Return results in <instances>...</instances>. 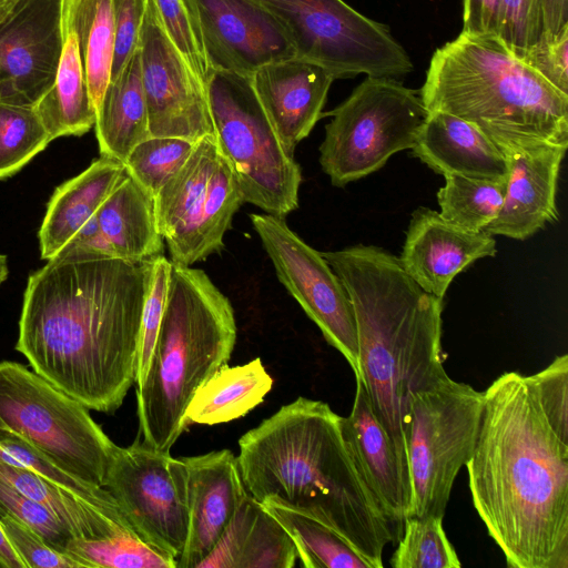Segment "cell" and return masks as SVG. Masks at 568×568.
Here are the masks:
<instances>
[{
	"label": "cell",
	"mask_w": 568,
	"mask_h": 568,
	"mask_svg": "<svg viewBox=\"0 0 568 568\" xmlns=\"http://www.w3.org/2000/svg\"><path fill=\"white\" fill-rule=\"evenodd\" d=\"M412 150L423 163L443 175L508 180L505 154L476 126L443 111L428 112Z\"/></svg>",
	"instance_id": "603a6c76"
},
{
	"label": "cell",
	"mask_w": 568,
	"mask_h": 568,
	"mask_svg": "<svg viewBox=\"0 0 568 568\" xmlns=\"http://www.w3.org/2000/svg\"><path fill=\"white\" fill-rule=\"evenodd\" d=\"M102 234L114 257L144 262L163 252L154 197L126 172L95 213Z\"/></svg>",
	"instance_id": "4316f807"
},
{
	"label": "cell",
	"mask_w": 568,
	"mask_h": 568,
	"mask_svg": "<svg viewBox=\"0 0 568 568\" xmlns=\"http://www.w3.org/2000/svg\"><path fill=\"white\" fill-rule=\"evenodd\" d=\"M352 410L341 418L342 434L368 490L389 523L408 517L410 486L408 470L373 410L359 378Z\"/></svg>",
	"instance_id": "44dd1931"
},
{
	"label": "cell",
	"mask_w": 568,
	"mask_h": 568,
	"mask_svg": "<svg viewBox=\"0 0 568 568\" xmlns=\"http://www.w3.org/2000/svg\"><path fill=\"white\" fill-rule=\"evenodd\" d=\"M0 568H1V565H0Z\"/></svg>",
	"instance_id": "f5cc1de1"
},
{
	"label": "cell",
	"mask_w": 568,
	"mask_h": 568,
	"mask_svg": "<svg viewBox=\"0 0 568 568\" xmlns=\"http://www.w3.org/2000/svg\"><path fill=\"white\" fill-rule=\"evenodd\" d=\"M0 478L47 508L74 537L110 539L140 535L118 503L95 505L30 469L2 460Z\"/></svg>",
	"instance_id": "484cf974"
},
{
	"label": "cell",
	"mask_w": 568,
	"mask_h": 568,
	"mask_svg": "<svg viewBox=\"0 0 568 568\" xmlns=\"http://www.w3.org/2000/svg\"><path fill=\"white\" fill-rule=\"evenodd\" d=\"M437 192L439 214L470 232L484 231L498 215L506 194L507 180L473 179L446 174Z\"/></svg>",
	"instance_id": "d6a6232c"
},
{
	"label": "cell",
	"mask_w": 568,
	"mask_h": 568,
	"mask_svg": "<svg viewBox=\"0 0 568 568\" xmlns=\"http://www.w3.org/2000/svg\"><path fill=\"white\" fill-rule=\"evenodd\" d=\"M286 31L296 58L316 63L333 78L359 74L399 78L413 71L407 51L389 28L343 0H253Z\"/></svg>",
	"instance_id": "8fae6325"
},
{
	"label": "cell",
	"mask_w": 568,
	"mask_h": 568,
	"mask_svg": "<svg viewBox=\"0 0 568 568\" xmlns=\"http://www.w3.org/2000/svg\"><path fill=\"white\" fill-rule=\"evenodd\" d=\"M567 148L538 145L506 156L509 175L504 203L485 233L523 241L558 220L556 192Z\"/></svg>",
	"instance_id": "7402d4cb"
},
{
	"label": "cell",
	"mask_w": 568,
	"mask_h": 568,
	"mask_svg": "<svg viewBox=\"0 0 568 568\" xmlns=\"http://www.w3.org/2000/svg\"><path fill=\"white\" fill-rule=\"evenodd\" d=\"M154 258L48 260L29 275L16 349L89 410L114 413L135 383Z\"/></svg>",
	"instance_id": "6da1fadb"
},
{
	"label": "cell",
	"mask_w": 568,
	"mask_h": 568,
	"mask_svg": "<svg viewBox=\"0 0 568 568\" xmlns=\"http://www.w3.org/2000/svg\"><path fill=\"white\" fill-rule=\"evenodd\" d=\"M65 0H8L0 11V103L36 106L53 84Z\"/></svg>",
	"instance_id": "2e32d148"
},
{
	"label": "cell",
	"mask_w": 568,
	"mask_h": 568,
	"mask_svg": "<svg viewBox=\"0 0 568 568\" xmlns=\"http://www.w3.org/2000/svg\"><path fill=\"white\" fill-rule=\"evenodd\" d=\"M0 460L30 469L95 505L105 506L116 503L106 488L71 476L20 436L2 428H0Z\"/></svg>",
	"instance_id": "74e56055"
},
{
	"label": "cell",
	"mask_w": 568,
	"mask_h": 568,
	"mask_svg": "<svg viewBox=\"0 0 568 568\" xmlns=\"http://www.w3.org/2000/svg\"><path fill=\"white\" fill-rule=\"evenodd\" d=\"M296 547L283 526L248 493L197 568H292Z\"/></svg>",
	"instance_id": "cb8c5ba5"
},
{
	"label": "cell",
	"mask_w": 568,
	"mask_h": 568,
	"mask_svg": "<svg viewBox=\"0 0 568 568\" xmlns=\"http://www.w3.org/2000/svg\"><path fill=\"white\" fill-rule=\"evenodd\" d=\"M483 409L484 392L449 376L412 396L406 430L408 517H444L456 476L474 453Z\"/></svg>",
	"instance_id": "30bf717a"
},
{
	"label": "cell",
	"mask_w": 568,
	"mask_h": 568,
	"mask_svg": "<svg viewBox=\"0 0 568 568\" xmlns=\"http://www.w3.org/2000/svg\"><path fill=\"white\" fill-rule=\"evenodd\" d=\"M0 565L1 568H26L24 562L10 545L0 525Z\"/></svg>",
	"instance_id": "681fc988"
},
{
	"label": "cell",
	"mask_w": 568,
	"mask_h": 568,
	"mask_svg": "<svg viewBox=\"0 0 568 568\" xmlns=\"http://www.w3.org/2000/svg\"><path fill=\"white\" fill-rule=\"evenodd\" d=\"M64 22V44L53 84L34 106L51 140L83 135L97 118L75 34Z\"/></svg>",
	"instance_id": "f546056e"
},
{
	"label": "cell",
	"mask_w": 568,
	"mask_h": 568,
	"mask_svg": "<svg viewBox=\"0 0 568 568\" xmlns=\"http://www.w3.org/2000/svg\"><path fill=\"white\" fill-rule=\"evenodd\" d=\"M9 274L8 257L0 253V286L7 280Z\"/></svg>",
	"instance_id": "f907efd6"
},
{
	"label": "cell",
	"mask_w": 568,
	"mask_h": 568,
	"mask_svg": "<svg viewBox=\"0 0 568 568\" xmlns=\"http://www.w3.org/2000/svg\"><path fill=\"white\" fill-rule=\"evenodd\" d=\"M335 79L323 67L292 58L267 63L251 77L253 89L285 150L308 136L323 116Z\"/></svg>",
	"instance_id": "ffe728a7"
},
{
	"label": "cell",
	"mask_w": 568,
	"mask_h": 568,
	"mask_svg": "<svg viewBox=\"0 0 568 568\" xmlns=\"http://www.w3.org/2000/svg\"><path fill=\"white\" fill-rule=\"evenodd\" d=\"M196 142L172 136H149L126 156L125 172L153 197L184 164Z\"/></svg>",
	"instance_id": "8d00e7d4"
},
{
	"label": "cell",
	"mask_w": 568,
	"mask_h": 568,
	"mask_svg": "<svg viewBox=\"0 0 568 568\" xmlns=\"http://www.w3.org/2000/svg\"><path fill=\"white\" fill-rule=\"evenodd\" d=\"M65 552L84 568H176V560L140 535L110 539L72 537Z\"/></svg>",
	"instance_id": "836d02e7"
},
{
	"label": "cell",
	"mask_w": 568,
	"mask_h": 568,
	"mask_svg": "<svg viewBox=\"0 0 568 568\" xmlns=\"http://www.w3.org/2000/svg\"><path fill=\"white\" fill-rule=\"evenodd\" d=\"M153 1L168 37L206 89L212 70L202 48L197 27L186 0Z\"/></svg>",
	"instance_id": "f35d334b"
},
{
	"label": "cell",
	"mask_w": 568,
	"mask_h": 568,
	"mask_svg": "<svg viewBox=\"0 0 568 568\" xmlns=\"http://www.w3.org/2000/svg\"><path fill=\"white\" fill-rule=\"evenodd\" d=\"M8 0H0V11L4 7Z\"/></svg>",
	"instance_id": "816d5d0a"
},
{
	"label": "cell",
	"mask_w": 568,
	"mask_h": 568,
	"mask_svg": "<svg viewBox=\"0 0 568 568\" xmlns=\"http://www.w3.org/2000/svg\"><path fill=\"white\" fill-rule=\"evenodd\" d=\"M103 487L136 531L178 562L189 526L187 467L183 458H173L144 442L116 445Z\"/></svg>",
	"instance_id": "4fadbf2b"
},
{
	"label": "cell",
	"mask_w": 568,
	"mask_h": 568,
	"mask_svg": "<svg viewBox=\"0 0 568 568\" xmlns=\"http://www.w3.org/2000/svg\"><path fill=\"white\" fill-rule=\"evenodd\" d=\"M236 333L232 304L207 274L171 262L158 337L145 377L136 386L145 444L170 453L187 427L185 412L193 395L227 364Z\"/></svg>",
	"instance_id": "8992f818"
},
{
	"label": "cell",
	"mask_w": 568,
	"mask_h": 568,
	"mask_svg": "<svg viewBox=\"0 0 568 568\" xmlns=\"http://www.w3.org/2000/svg\"><path fill=\"white\" fill-rule=\"evenodd\" d=\"M213 71L251 78L267 63L296 58L283 27L253 0H186Z\"/></svg>",
	"instance_id": "e0dca14e"
},
{
	"label": "cell",
	"mask_w": 568,
	"mask_h": 568,
	"mask_svg": "<svg viewBox=\"0 0 568 568\" xmlns=\"http://www.w3.org/2000/svg\"><path fill=\"white\" fill-rule=\"evenodd\" d=\"M0 511L26 524L60 551L65 552V546L73 537L70 530L47 508L1 478Z\"/></svg>",
	"instance_id": "60d3db41"
},
{
	"label": "cell",
	"mask_w": 568,
	"mask_h": 568,
	"mask_svg": "<svg viewBox=\"0 0 568 568\" xmlns=\"http://www.w3.org/2000/svg\"><path fill=\"white\" fill-rule=\"evenodd\" d=\"M139 48L150 135L192 142L214 136L206 89L168 37L153 0H148Z\"/></svg>",
	"instance_id": "9a60e30c"
},
{
	"label": "cell",
	"mask_w": 568,
	"mask_h": 568,
	"mask_svg": "<svg viewBox=\"0 0 568 568\" xmlns=\"http://www.w3.org/2000/svg\"><path fill=\"white\" fill-rule=\"evenodd\" d=\"M442 516H409L404 520L399 544L390 558L394 568H459Z\"/></svg>",
	"instance_id": "e575fe53"
},
{
	"label": "cell",
	"mask_w": 568,
	"mask_h": 568,
	"mask_svg": "<svg viewBox=\"0 0 568 568\" xmlns=\"http://www.w3.org/2000/svg\"><path fill=\"white\" fill-rule=\"evenodd\" d=\"M341 418L325 402L297 397L242 435L240 474L257 501L273 498L311 515L382 568L390 523L354 463Z\"/></svg>",
	"instance_id": "3957f363"
},
{
	"label": "cell",
	"mask_w": 568,
	"mask_h": 568,
	"mask_svg": "<svg viewBox=\"0 0 568 568\" xmlns=\"http://www.w3.org/2000/svg\"><path fill=\"white\" fill-rule=\"evenodd\" d=\"M214 138L244 203L280 217L298 207L302 171L283 146L251 78L213 71L206 84Z\"/></svg>",
	"instance_id": "52a82bcc"
},
{
	"label": "cell",
	"mask_w": 568,
	"mask_h": 568,
	"mask_svg": "<svg viewBox=\"0 0 568 568\" xmlns=\"http://www.w3.org/2000/svg\"><path fill=\"white\" fill-rule=\"evenodd\" d=\"M541 407L552 424L568 433V356H557L547 367L529 375Z\"/></svg>",
	"instance_id": "ee69618b"
},
{
	"label": "cell",
	"mask_w": 568,
	"mask_h": 568,
	"mask_svg": "<svg viewBox=\"0 0 568 568\" xmlns=\"http://www.w3.org/2000/svg\"><path fill=\"white\" fill-rule=\"evenodd\" d=\"M541 34L536 0H501L497 39L523 59Z\"/></svg>",
	"instance_id": "7bdbcfd3"
},
{
	"label": "cell",
	"mask_w": 568,
	"mask_h": 568,
	"mask_svg": "<svg viewBox=\"0 0 568 568\" xmlns=\"http://www.w3.org/2000/svg\"><path fill=\"white\" fill-rule=\"evenodd\" d=\"M114 24V51L110 80L115 79L135 50L148 0H111Z\"/></svg>",
	"instance_id": "f6af8a7d"
},
{
	"label": "cell",
	"mask_w": 568,
	"mask_h": 568,
	"mask_svg": "<svg viewBox=\"0 0 568 568\" xmlns=\"http://www.w3.org/2000/svg\"><path fill=\"white\" fill-rule=\"evenodd\" d=\"M322 255L351 298L359 378L374 413L406 466L412 396L448 377L442 352L443 300L424 291L398 257L374 245Z\"/></svg>",
	"instance_id": "277c9868"
},
{
	"label": "cell",
	"mask_w": 568,
	"mask_h": 568,
	"mask_svg": "<svg viewBox=\"0 0 568 568\" xmlns=\"http://www.w3.org/2000/svg\"><path fill=\"white\" fill-rule=\"evenodd\" d=\"M320 145V164L334 186L383 168L395 153L412 149L428 111L419 91L394 78L366 77L334 110Z\"/></svg>",
	"instance_id": "9c48e42d"
},
{
	"label": "cell",
	"mask_w": 568,
	"mask_h": 568,
	"mask_svg": "<svg viewBox=\"0 0 568 568\" xmlns=\"http://www.w3.org/2000/svg\"><path fill=\"white\" fill-rule=\"evenodd\" d=\"M187 467L189 526L176 568H197L247 493L230 449L182 457Z\"/></svg>",
	"instance_id": "d6986e66"
},
{
	"label": "cell",
	"mask_w": 568,
	"mask_h": 568,
	"mask_svg": "<svg viewBox=\"0 0 568 568\" xmlns=\"http://www.w3.org/2000/svg\"><path fill=\"white\" fill-rule=\"evenodd\" d=\"M420 99L430 111L458 116L504 154L568 144V95L495 37L460 32L433 53Z\"/></svg>",
	"instance_id": "5b68a950"
},
{
	"label": "cell",
	"mask_w": 568,
	"mask_h": 568,
	"mask_svg": "<svg viewBox=\"0 0 568 568\" xmlns=\"http://www.w3.org/2000/svg\"><path fill=\"white\" fill-rule=\"evenodd\" d=\"M50 141L34 106L0 103V180L19 172Z\"/></svg>",
	"instance_id": "d590c367"
},
{
	"label": "cell",
	"mask_w": 568,
	"mask_h": 568,
	"mask_svg": "<svg viewBox=\"0 0 568 568\" xmlns=\"http://www.w3.org/2000/svg\"><path fill=\"white\" fill-rule=\"evenodd\" d=\"M124 173L123 163L100 155L55 189L39 230L41 258L48 261L62 250L95 214Z\"/></svg>",
	"instance_id": "d4e9b609"
},
{
	"label": "cell",
	"mask_w": 568,
	"mask_h": 568,
	"mask_svg": "<svg viewBox=\"0 0 568 568\" xmlns=\"http://www.w3.org/2000/svg\"><path fill=\"white\" fill-rule=\"evenodd\" d=\"M496 253L493 235L467 231L445 220L439 212L418 207L412 214L398 260L424 291L443 300L458 273Z\"/></svg>",
	"instance_id": "ac0fdd59"
},
{
	"label": "cell",
	"mask_w": 568,
	"mask_h": 568,
	"mask_svg": "<svg viewBox=\"0 0 568 568\" xmlns=\"http://www.w3.org/2000/svg\"><path fill=\"white\" fill-rule=\"evenodd\" d=\"M263 507L283 526L306 568H373L343 537L311 515L276 499Z\"/></svg>",
	"instance_id": "1f68e13d"
},
{
	"label": "cell",
	"mask_w": 568,
	"mask_h": 568,
	"mask_svg": "<svg viewBox=\"0 0 568 568\" xmlns=\"http://www.w3.org/2000/svg\"><path fill=\"white\" fill-rule=\"evenodd\" d=\"M0 428L71 476L103 487L116 445L84 405L17 362H0Z\"/></svg>",
	"instance_id": "ba28073f"
},
{
	"label": "cell",
	"mask_w": 568,
	"mask_h": 568,
	"mask_svg": "<svg viewBox=\"0 0 568 568\" xmlns=\"http://www.w3.org/2000/svg\"><path fill=\"white\" fill-rule=\"evenodd\" d=\"M170 270L171 261L163 254L154 258L142 312L140 347L135 373L136 386L141 385L145 377L158 337L166 301Z\"/></svg>",
	"instance_id": "ab89813d"
},
{
	"label": "cell",
	"mask_w": 568,
	"mask_h": 568,
	"mask_svg": "<svg viewBox=\"0 0 568 568\" xmlns=\"http://www.w3.org/2000/svg\"><path fill=\"white\" fill-rule=\"evenodd\" d=\"M64 19L75 34L97 111L111 77L114 51L112 1L65 0Z\"/></svg>",
	"instance_id": "4dcf8cb0"
},
{
	"label": "cell",
	"mask_w": 568,
	"mask_h": 568,
	"mask_svg": "<svg viewBox=\"0 0 568 568\" xmlns=\"http://www.w3.org/2000/svg\"><path fill=\"white\" fill-rule=\"evenodd\" d=\"M501 0H464L462 32L497 38Z\"/></svg>",
	"instance_id": "7dc6e473"
},
{
	"label": "cell",
	"mask_w": 568,
	"mask_h": 568,
	"mask_svg": "<svg viewBox=\"0 0 568 568\" xmlns=\"http://www.w3.org/2000/svg\"><path fill=\"white\" fill-rule=\"evenodd\" d=\"M474 507L510 568H568V433L544 412L529 375L484 392L465 465Z\"/></svg>",
	"instance_id": "7a4b0ae2"
},
{
	"label": "cell",
	"mask_w": 568,
	"mask_h": 568,
	"mask_svg": "<svg viewBox=\"0 0 568 568\" xmlns=\"http://www.w3.org/2000/svg\"><path fill=\"white\" fill-rule=\"evenodd\" d=\"M253 229L271 258L278 281L317 325L324 338L358 374V341L351 298L322 255L286 224L284 217L250 214Z\"/></svg>",
	"instance_id": "5bb4252c"
},
{
	"label": "cell",
	"mask_w": 568,
	"mask_h": 568,
	"mask_svg": "<svg viewBox=\"0 0 568 568\" xmlns=\"http://www.w3.org/2000/svg\"><path fill=\"white\" fill-rule=\"evenodd\" d=\"M244 199L213 135L199 140L154 196L159 232L171 262L192 266L219 252Z\"/></svg>",
	"instance_id": "7c38bea8"
},
{
	"label": "cell",
	"mask_w": 568,
	"mask_h": 568,
	"mask_svg": "<svg viewBox=\"0 0 568 568\" xmlns=\"http://www.w3.org/2000/svg\"><path fill=\"white\" fill-rule=\"evenodd\" d=\"M100 155L124 163L130 151L151 136L142 85L140 48L121 73L110 80L94 123Z\"/></svg>",
	"instance_id": "83f0119b"
},
{
	"label": "cell",
	"mask_w": 568,
	"mask_h": 568,
	"mask_svg": "<svg viewBox=\"0 0 568 568\" xmlns=\"http://www.w3.org/2000/svg\"><path fill=\"white\" fill-rule=\"evenodd\" d=\"M521 60L568 95V26L555 39L538 41Z\"/></svg>",
	"instance_id": "bcb514c9"
},
{
	"label": "cell",
	"mask_w": 568,
	"mask_h": 568,
	"mask_svg": "<svg viewBox=\"0 0 568 568\" xmlns=\"http://www.w3.org/2000/svg\"><path fill=\"white\" fill-rule=\"evenodd\" d=\"M541 34L538 41H550L568 26V0H536Z\"/></svg>",
	"instance_id": "c3c4849f"
},
{
	"label": "cell",
	"mask_w": 568,
	"mask_h": 568,
	"mask_svg": "<svg viewBox=\"0 0 568 568\" xmlns=\"http://www.w3.org/2000/svg\"><path fill=\"white\" fill-rule=\"evenodd\" d=\"M272 386L261 358L236 366L224 364L195 392L185 422L212 426L243 417L264 400Z\"/></svg>",
	"instance_id": "f1b7e54d"
},
{
	"label": "cell",
	"mask_w": 568,
	"mask_h": 568,
	"mask_svg": "<svg viewBox=\"0 0 568 568\" xmlns=\"http://www.w3.org/2000/svg\"><path fill=\"white\" fill-rule=\"evenodd\" d=\"M0 525L26 568H84L80 561L52 547L37 531L11 515L0 511Z\"/></svg>",
	"instance_id": "b9f144b4"
}]
</instances>
